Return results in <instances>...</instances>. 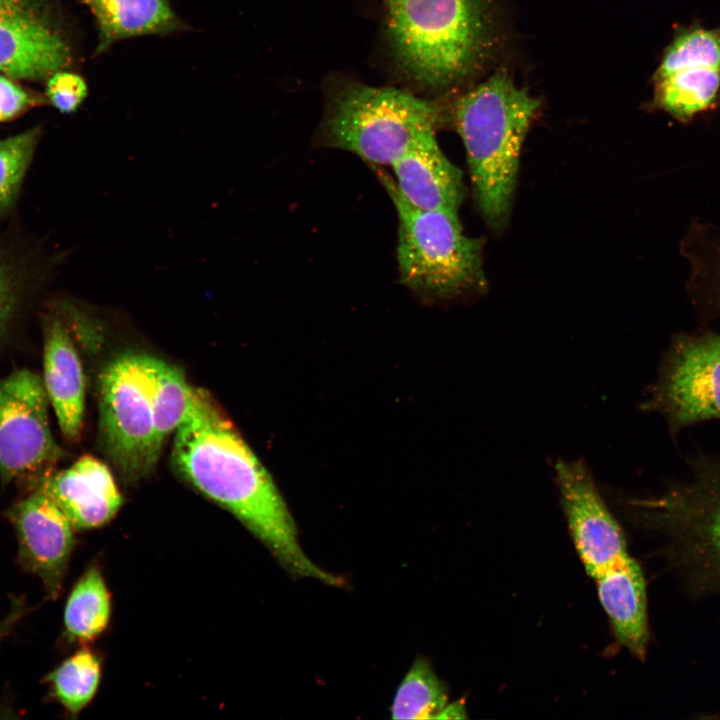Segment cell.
Wrapping results in <instances>:
<instances>
[{"mask_svg":"<svg viewBox=\"0 0 720 720\" xmlns=\"http://www.w3.org/2000/svg\"><path fill=\"white\" fill-rule=\"evenodd\" d=\"M391 167L395 186L409 205L458 211L465 196L462 173L442 152L436 134L415 143Z\"/></svg>","mask_w":720,"mask_h":720,"instance_id":"obj_13","label":"cell"},{"mask_svg":"<svg viewBox=\"0 0 720 720\" xmlns=\"http://www.w3.org/2000/svg\"><path fill=\"white\" fill-rule=\"evenodd\" d=\"M466 717L465 707L462 702L447 704L436 719H462Z\"/></svg>","mask_w":720,"mask_h":720,"instance_id":"obj_30","label":"cell"},{"mask_svg":"<svg viewBox=\"0 0 720 720\" xmlns=\"http://www.w3.org/2000/svg\"><path fill=\"white\" fill-rule=\"evenodd\" d=\"M34 104V100L8 77L0 75V121L16 117Z\"/></svg>","mask_w":720,"mask_h":720,"instance_id":"obj_27","label":"cell"},{"mask_svg":"<svg viewBox=\"0 0 720 720\" xmlns=\"http://www.w3.org/2000/svg\"><path fill=\"white\" fill-rule=\"evenodd\" d=\"M100 429L118 471L131 481L150 473L160 454L143 354H123L99 381Z\"/></svg>","mask_w":720,"mask_h":720,"instance_id":"obj_8","label":"cell"},{"mask_svg":"<svg viewBox=\"0 0 720 720\" xmlns=\"http://www.w3.org/2000/svg\"><path fill=\"white\" fill-rule=\"evenodd\" d=\"M387 1H389V0H385V2H387Z\"/></svg>","mask_w":720,"mask_h":720,"instance_id":"obj_31","label":"cell"},{"mask_svg":"<svg viewBox=\"0 0 720 720\" xmlns=\"http://www.w3.org/2000/svg\"><path fill=\"white\" fill-rule=\"evenodd\" d=\"M156 434L162 444L176 431L191 405L193 390L177 367L143 354Z\"/></svg>","mask_w":720,"mask_h":720,"instance_id":"obj_20","label":"cell"},{"mask_svg":"<svg viewBox=\"0 0 720 720\" xmlns=\"http://www.w3.org/2000/svg\"><path fill=\"white\" fill-rule=\"evenodd\" d=\"M43 380L23 368L0 379L2 481L38 480L61 458L49 424Z\"/></svg>","mask_w":720,"mask_h":720,"instance_id":"obj_9","label":"cell"},{"mask_svg":"<svg viewBox=\"0 0 720 720\" xmlns=\"http://www.w3.org/2000/svg\"><path fill=\"white\" fill-rule=\"evenodd\" d=\"M688 68L720 69V25L709 28L694 19L674 27L653 75Z\"/></svg>","mask_w":720,"mask_h":720,"instance_id":"obj_21","label":"cell"},{"mask_svg":"<svg viewBox=\"0 0 720 720\" xmlns=\"http://www.w3.org/2000/svg\"><path fill=\"white\" fill-rule=\"evenodd\" d=\"M99 29L97 53L114 42L175 30L177 18L167 0H88Z\"/></svg>","mask_w":720,"mask_h":720,"instance_id":"obj_19","label":"cell"},{"mask_svg":"<svg viewBox=\"0 0 720 720\" xmlns=\"http://www.w3.org/2000/svg\"><path fill=\"white\" fill-rule=\"evenodd\" d=\"M69 60L66 42L42 17L0 18V71L7 76L48 78Z\"/></svg>","mask_w":720,"mask_h":720,"instance_id":"obj_14","label":"cell"},{"mask_svg":"<svg viewBox=\"0 0 720 720\" xmlns=\"http://www.w3.org/2000/svg\"><path fill=\"white\" fill-rule=\"evenodd\" d=\"M172 460L201 493L233 513L295 577L341 586L300 546L296 524L271 476L207 391L194 388L176 429Z\"/></svg>","mask_w":720,"mask_h":720,"instance_id":"obj_1","label":"cell"},{"mask_svg":"<svg viewBox=\"0 0 720 720\" xmlns=\"http://www.w3.org/2000/svg\"><path fill=\"white\" fill-rule=\"evenodd\" d=\"M680 254L688 264L685 290L694 311L704 321L720 319V231L708 221L691 219Z\"/></svg>","mask_w":720,"mask_h":720,"instance_id":"obj_17","label":"cell"},{"mask_svg":"<svg viewBox=\"0 0 720 720\" xmlns=\"http://www.w3.org/2000/svg\"><path fill=\"white\" fill-rule=\"evenodd\" d=\"M98 658L81 650L65 660L50 675L54 692L71 713H78L93 698L100 680Z\"/></svg>","mask_w":720,"mask_h":720,"instance_id":"obj_24","label":"cell"},{"mask_svg":"<svg viewBox=\"0 0 720 720\" xmlns=\"http://www.w3.org/2000/svg\"><path fill=\"white\" fill-rule=\"evenodd\" d=\"M47 96L62 113L77 110L87 96V85L77 74L59 70L48 77Z\"/></svg>","mask_w":720,"mask_h":720,"instance_id":"obj_26","label":"cell"},{"mask_svg":"<svg viewBox=\"0 0 720 720\" xmlns=\"http://www.w3.org/2000/svg\"><path fill=\"white\" fill-rule=\"evenodd\" d=\"M372 168L397 213L400 282L431 301L485 291L483 240L463 233L457 212L426 211L409 205L393 178L379 167Z\"/></svg>","mask_w":720,"mask_h":720,"instance_id":"obj_5","label":"cell"},{"mask_svg":"<svg viewBox=\"0 0 720 720\" xmlns=\"http://www.w3.org/2000/svg\"><path fill=\"white\" fill-rule=\"evenodd\" d=\"M387 34L401 70L431 89L475 72L495 43L491 0H389Z\"/></svg>","mask_w":720,"mask_h":720,"instance_id":"obj_3","label":"cell"},{"mask_svg":"<svg viewBox=\"0 0 720 720\" xmlns=\"http://www.w3.org/2000/svg\"><path fill=\"white\" fill-rule=\"evenodd\" d=\"M9 517L17 534L19 562L42 581L51 598L57 597L73 547L70 521L39 490L14 505Z\"/></svg>","mask_w":720,"mask_h":720,"instance_id":"obj_11","label":"cell"},{"mask_svg":"<svg viewBox=\"0 0 720 720\" xmlns=\"http://www.w3.org/2000/svg\"><path fill=\"white\" fill-rule=\"evenodd\" d=\"M440 106L405 90L344 81L332 88L317 134L320 146L348 151L371 167L392 166L436 134Z\"/></svg>","mask_w":720,"mask_h":720,"instance_id":"obj_4","label":"cell"},{"mask_svg":"<svg viewBox=\"0 0 720 720\" xmlns=\"http://www.w3.org/2000/svg\"><path fill=\"white\" fill-rule=\"evenodd\" d=\"M689 466L688 479L623 505L635 520L669 536L684 564L720 585V460L697 456Z\"/></svg>","mask_w":720,"mask_h":720,"instance_id":"obj_6","label":"cell"},{"mask_svg":"<svg viewBox=\"0 0 720 720\" xmlns=\"http://www.w3.org/2000/svg\"><path fill=\"white\" fill-rule=\"evenodd\" d=\"M651 107L681 124L720 108V69L688 68L653 75Z\"/></svg>","mask_w":720,"mask_h":720,"instance_id":"obj_18","label":"cell"},{"mask_svg":"<svg viewBox=\"0 0 720 720\" xmlns=\"http://www.w3.org/2000/svg\"><path fill=\"white\" fill-rule=\"evenodd\" d=\"M640 408L662 416L673 436L720 419V333L673 335Z\"/></svg>","mask_w":720,"mask_h":720,"instance_id":"obj_7","label":"cell"},{"mask_svg":"<svg viewBox=\"0 0 720 720\" xmlns=\"http://www.w3.org/2000/svg\"><path fill=\"white\" fill-rule=\"evenodd\" d=\"M15 306V293L9 273L0 262V337L6 329Z\"/></svg>","mask_w":720,"mask_h":720,"instance_id":"obj_28","label":"cell"},{"mask_svg":"<svg viewBox=\"0 0 720 720\" xmlns=\"http://www.w3.org/2000/svg\"><path fill=\"white\" fill-rule=\"evenodd\" d=\"M77 529L108 522L119 510L122 497L108 467L84 456L66 469L49 472L38 483Z\"/></svg>","mask_w":720,"mask_h":720,"instance_id":"obj_12","label":"cell"},{"mask_svg":"<svg viewBox=\"0 0 720 720\" xmlns=\"http://www.w3.org/2000/svg\"><path fill=\"white\" fill-rule=\"evenodd\" d=\"M39 129L0 140V210L15 196L30 163Z\"/></svg>","mask_w":720,"mask_h":720,"instance_id":"obj_25","label":"cell"},{"mask_svg":"<svg viewBox=\"0 0 720 720\" xmlns=\"http://www.w3.org/2000/svg\"><path fill=\"white\" fill-rule=\"evenodd\" d=\"M594 579L617 640L634 656L643 658L649 630L646 583L641 567L627 553Z\"/></svg>","mask_w":720,"mask_h":720,"instance_id":"obj_15","label":"cell"},{"mask_svg":"<svg viewBox=\"0 0 720 720\" xmlns=\"http://www.w3.org/2000/svg\"><path fill=\"white\" fill-rule=\"evenodd\" d=\"M14 16L42 17L36 0H0V18Z\"/></svg>","mask_w":720,"mask_h":720,"instance_id":"obj_29","label":"cell"},{"mask_svg":"<svg viewBox=\"0 0 720 720\" xmlns=\"http://www.w3.org/2000/svg\"><path fill=\"white\" fill-rule=\"evenodd\" d=\"M110 597L100 572L87 571L72 590L65 607L64 622L75 639L91 640L107 626Z\"/></svg>","mask_w":720,"mask_h":720,"instance_id":"obj_22","label":"cell"},{"mask_svg":"<svg viewBox=\"0 0 720 720\" xmlns=\"http://www.w3.org/2000/svg\"><path fill=\"white\" fill-rule=\"evenodd\" d=\"M538 99L498 71L457 99L453 120L466 151L475 203L494 231L510 218L525 136Z\"/></svg>","mask_w":720,"mask_h":720,"instance_id":"obj_2","label":"cell"},{"mask_svg":"<svg viewBox=\"0 0 720 720\" xmlns=\"http://www.w3.org/2000/svg\"><path fill=\"white\" fill-rule=\"evenodd\" d=\"M43 384L62 433L76 440L84 416V373L70 334L58 318L45 327Z\"/></svg>","mask_w":720,"mask_h":720,"instance_id":"obj_16","label":"cell"},{"mask_svg":"<svg viewBox=\"0 0 720 720\" xmlns=\"http://www.w3.org/2000/svg\"><path fill=\"white\" fill-rule=\"evenodd\" d=\"M448 693L430 663L418 657L402 680L391 708L393 719H436Z\"/></svg>","mask_w":720,"mask_h":720,"instance_id":"obj_23","label":"cell"},{"mask_svg":"<svg viewBox=\"0 0 720 720\" xmlns=\"http://www.w3.org/2000/svg\"><path fill=\"white\" fill-rule=\"evenodd\" d=\"M553 467L575 548L587 573L594 578L627 554L624 534L582 459L558 458Z\"/></svg>","mask_w":720,"mask_h":720,"instance_id":"obj_10","label":"cell"}]
</instances>
